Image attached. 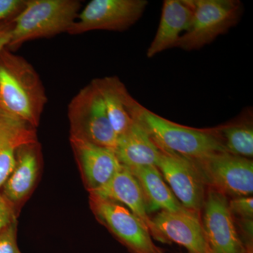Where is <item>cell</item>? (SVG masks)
<instances>
[{
    "mask_svg": "<svg viewBox=\"0 0 253 253\" xmlns=\"http://www.w3.org/2000/svg\"><path fill=\"white\" fill-rule=\"evenodd\" d=\"M46 102L45 89L36 69L22 56L3 49L0 53V106L37 127Z\"/></svg>",
    "mask_w": 253,
    "mask_h": 253,
    "instance_id": "1",
    "label": "cell"
},
{
    "mask_svg": "<svg viewBox=\"0 0 253 253\" xmlns=\"http://www.w3.org/2000/svg\"><path fill=\"white\" fill-rule=\"evenodd\" d=\"M131 116L164 152L194 160L226 151L217 127L196 129L181 126L158 116L138 101L133 107Z\"/></svg>",
    "mask_w": 253,
    "mask_h": 253,
    "instance_id": "2",
    "label": "cell"
},
{
    "mask_svg": "<svg viewBox=\"0 0 253 253\" xmlns=\"http://www.w3.org/2000/svg\"><path fill=\"white\" fill-rule=\"evenodd\" d=\"M81 7L78 0H28L12 19L11 38L6 49L16 51L26 42L68 33Z\"/></svg>",
    "mask_w": 253,
    "mask_h": 253,
    "instance_id": "3",
    "label": "cell"
},
{
    "mask_svg": "<svg viewBox=\"0 0 253 253\" xmlns=\"http://www.w3.org/2000/svg\"><path fill=\"white\" fill-rule=\"evenodd\" d=\"M193 10L191 23L176 48L201 49L239 22L244 11L239 0H188Z\"/></svg>",
    "mask_w": 253,
    "mask_h": 253,
    "instance_id": "4",
    "label": "cell"
},
{
    "mask_svg": "<svg viewBox=\"0 0 253 253\" xmlns=\"http://www.w3.org/2000/svg\"><path fill=\"white\" fill-rule=\"evenodd\" d=\"M68 116L70 136L116 150L118 136L110 123L102 98L92 83L83 87L71 100Z\"/></svg>",
    "mask_w": 253,
    "mask_h": 253,
    "instance_id": "5",
    "label": "cell"
},
{
    "mask_svg": "<svg viewBox=\"0 0 253 253\" xmlns=\"http://www.w3.org/2000/svg\"><path fill=\"white\" fill-rule=\"evenodd\" d=\"M191 161L204 184L212 189L236 198L253 194V162L251 159L223 151Z\"/></svg>",
    "mask_w": 253,
    "mask_h": 253,
    "instance_id": "6",
    "label": "cell"
},
{
    "mask_svg": "<svg viewBox=\"0 0 253 253\" xmlns=\"http://www.w3.org/2000/svg\"><path fill=\"white\" fill-rule=\"evenodd\" d=\"M148 4L146 0H91L79 13L68 33L126 31L139 21Z\"/></svg>",
    "mask_w": 253,
    "mask_h": 253,
    "instance_id": "7",
    "label": "cell"
},
{
    "mask_svg": "<svg viewBox=\"0 0 253 253\" xmlns=\"http://www.w3.org/2000/svg\"><path fill=\"white\" fill-rule=\"evenodd\" d=\"M93 212L132 253H164L155 245L149 229L129 210L118 203L89 193Z\"/></svg>",
    "mask_w": 253,
    "mask_h": 253,
    "instance_id": "8",
    "label": "cell"
},
{
    "mask_svg": "<svg viewBox=\"0 0 253 253\" xmlns=\"http://www.w3.org/2000/svg\"><path fill=\"white\" fill-rule=\"evenodd\" d=\"M202 225L210 253H248L234 224L225 195L210 190L204 205Z\"/></svg>",
    "mask_w": 253,
    "mask_h": 253,
    "instance_id": "9",
    "label": "cell"
},
{
    "mask_svg": "<svg viewBox=\"0 0 253 253\" xmlns=\"http://www.w3.org/2000/svg\"><path fill=\"white\" fill-rule=\"evenodd\" d=\"M156 168L186 209L199 214L204 208L205 184L190 159L161 151Z\"/></svg>",
    "mask_w": 253,
    "mask_h": 253,
    "instance_id": "10",
    "label": "cell"
},
{
    "mask_svg": "<svg viewBox=\"0 0 253 253\" xmlns=\"http://www.w3.org/2000/svg\"><path fill=\"white\" fill-rule=\"evenodd\" d=\"M151 220L158 241L175 242L191 253H210L202 221L197 213L189 210L181 212L162 211Z\"/></svg>",
    "mask_w": 253,
    "mask_h": 253,
    "instance_id": "11",
    "label": "cell"
},
{
    "mask_svg": "<svg viewBox=\"0 0 253 253\" xmlns=\"http://www.w3.org/2000/svg\"><path fill=\"white\" fill-rule=\"evenodd\" d=\"M70 142L89 192L104 186L122 167L114 150L73 136Z\"/></svg>",
    "mask_w": 253,
    "mask_h": 253,
    "instance_id": "12",
    "label": "cell"
},
{
    "mask_svg": "<svg viewBox=\"0 0 253 253\" xmlns=\"http://www.w3.org/2000/svg\"><path fill=\"white\" fill-rule=\"evenodd\" d=\"M41 168V147L38 142L25 145L18 149L16 164L1 193L17 216L18 208L36 185Z\"/></svg>",
    "mask_w": 253,
    "mask_h": 253,
    "instance_id": "13",
    "label": "cell"
},
{
    "mask_svg": "<svg viewBox=\"0 0 253 253\" xmlns=\"http://www.w3.org/2000/svg\"><path fill=\"white\" fill-rule=\"evenodd\" d=\"M89 193L126 206L128 210L143 221L151 236L157 240L156 229L148 215L149 209L142 189L135 176L123 165L109 182Z\"/></svg>",
    "mask_w": 253,
    "mask_h": 253,
    "instance_id": "14",
    "label": "cell"
},
{
    "mask_svg": "<svg viewBox=\"0 0 253 253\" xmlns=\"http://www.w3.org/2000/svg\"><path fill=\"white\" fill-rule=\"evenodd\" d=\"M36 142V127L0 106V188L14 169L18 149Z\"/></svg>",
    "mask_w": 253,
    "mask_h": 253,
    "instance_id": "15",
    "label": "cell"
},
{
    "mask_svg": "<svg viewBox=\"0 0 253 253\" xmlns=\"http://www.w3.org/2000/svg\"><path fill=\"white\" fill-rule=\"evenodd\" d=\"M192 16L188 0L164 1L157 32L146 52L148 58L176 48L181 36L189 28Z\"/></svg>",
    "mask_w": 253,
    "mask_h": 253,
    "instance_id": "16",
    "label": "cell"
},
{
    "mask_svg": "<svg viewBox=\"0 0 253 253\" xmlns=\"http://www.w3.org/2000/svg\"><path fill=\"white\" fill-rule=\"evenodd\" d=\"M91 83L102 98L113 130L118 136L122 135L134 122L131 111L136 100L116 76L96 78Z\"/></svg>",
    "mask_w": 253,
    "mask_h": 253,
    "instance_id": "17",
    "label": "cell"
},
{
    "mask_svg": "<svg viewBox=\"0 0 253 253\" xmlns=\"http://www.w3.org/2000/svg\"><path fill=\"white\" fill-rule=\"evenodd\" d=\"M115 152L121 165L129 169L156 167L161 155L149 133L136 121L126 133L118 136Z\"/></svg>",
    "mask_w": 253,
    "mask_h": 253,
    "instance_id": "18",
    "label": "cell"
},
{
    "mask_svg": "<svg viewBox=\"0 0 253 253\" xmlns=\"http://www.w3.org/2000/svg\"><path fill=\"white\" fill-rule=\"evenodd\" d=\"M129 170L135 176L142 189L149 212L157 210L181 212L187 210L176 199L156 166H145Z\"/></svg>",
    "mask_w": 253,
    "mask_h": 253,
    "instance_id": "19",
    "label": "cell"
},
{
    "mask_svg": "<svg viewBox=\"0 0 253 253\" xmlns=\"http://www.w3.org/2000/svg\"><path fill=\"white\" fill-rule=\"evenodd\" d=\"M217 128L226 152L249 159L253 157L252 109H244L235 121Z\"/></svg>",
    "mask_w": 253,
    "mask_h": 253,
    "instance_id": "20",
    "label": "cell"
},
{
    "mask_svg": "<svg viewBox=\"0 0 253 253\" xmlns=\"http://www.w3.org/2000/svg\"><path fill=\"white\" fill-rule=\"evenodd\" d=\"M16 219L0 231V253H22L16 241Z\"/></svg>",
    "mask_w": 253,
    "mask_h": 253,
    "instance_id": "21",
    "label": "cell"
},
{
    "mask_svg": "<svg viewBox=\"0 0 253 253\" xmlns=\"http://www.w3.org/2000/svg\"><path fill=\"white\" fill-rule=\"evenodd\" d=\"M229 206L233 216H237L240 219H253V197L244 196L235 198L229 202Z\"/></svg>",
    "mask_w": 253,
    "mask_h": 253,
    "instance_id": "22",
    "label": "cell"
},
{
    "mask_svg": "<svg viewBox=\"0 0 253 253\" xmlns=\"http://www.w3.org/2000/svg\"><path fill=\"white\" fill-rule=\"evenodd\" d=\"M26 2V0H0V23L16 17Z\"/></svg>",
    "mask_w": 253,
    "mask_h": 253,
    "instance_id": "23",
    "label": "cell"
},
{
    "mask_svg": "<svg viewBox=\"0 0 253 253\" xmlns=\"http://www.w3.org/2000/svg\"><path fill=\"white\" fill-rule=\"evenodd\" d=\"M16 217L12 208L0 193V231L16 219Z\"/></svg>",
    "mask_w": 253,
    "mask_h": 253,
    "instance_id": "24",
    "label": "cell"
},
{
    "mask_svg": "<svg viewBox=\"0 0 253 253\" xmlns=\"http://www.w3.org/2000/svg\"><path fill=\"white\" fill-rule=\"evenodd\" d=\"M12 19L0 23V53L9 44L12 31Z\"/></svg>",
    "mask_w": 253,
    "mask_h": 253,
    "instance_id": "25",
    "label": "cell"
},
{
    "mask_svg": "<svg viewBox=\"0 0 253 253\" xmlns=\"http://www.w3.org/2000/svg\"><path fill=\"white\" fill-rule=\"evenodd\" d=\"M248 253H253V251H250V252H248Z\"/></svg>",
    "mask_w": 253,
    "mask_h": 253,
    "instance_id": "26",
    "label": "cell"
}]
</instances>
